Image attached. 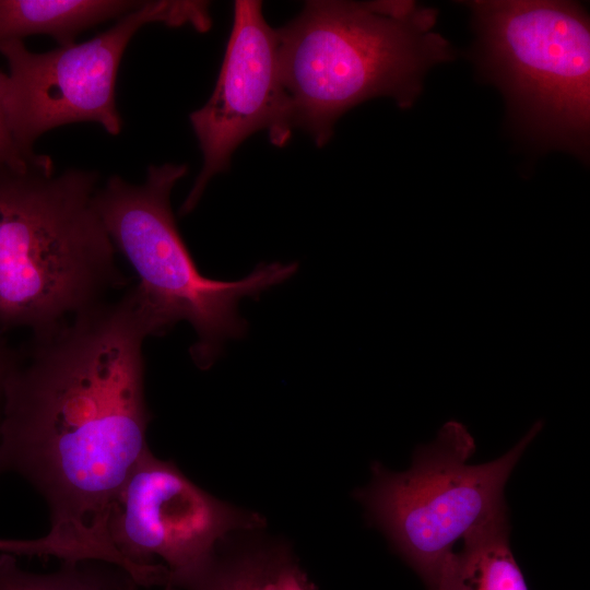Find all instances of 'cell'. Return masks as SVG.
Returning <instances> with one entry per match:
<instances>
[{
  "label": "cell",
  "instance_id": "cell-1",
  "mask_svg": "<svg viewBox=\"0 0 590 590\" xmlns=\"http://www.w3.org/2000/svg\"><path fill=\"white\" fill-rule=\"evenodd\" d=\"M134 288L102 302L14 350L2 396L0 473L45 499L49 534L127 571L107 519L127 477L150 450L144 340Z\"/></svg>",
  "mask_w": 590,
  "mask_h": 590
},
{
  "label": "cell",
  "instance_id": "cell-2",
  "mask_svg": "<svg viewBox=\"0 0 590 590\" xmlns=\"http://www.w3.org/2000/svg\"><path fill=\"white\" fill-rule=\"evenodd\" d=\"M436 22V10L415 1H306L276 30L293 129L323 146L362 102L388 96L410 108L427 71L455 57Z\"/></svg>",
  "mask_w": 590,
  "mask_h": 590
},
{
  "label": "cell",
  "instance_id": "cell-3",
  "mask_svg": "<svg viewBox=\"0 0 590 590\" xmlns=\"http://www.w3.org/2000/svg\"><path fill=\"white\" fill-rule=\"evenodd\" d=\"M98 177L0 167V334L52 330L127 284L95 206Z\"/></svg>",
  "mask_w": 590,
  "mask_h": 590
},
{
  "label": "cell",
  "instance_id": "cell-4",
  "mask_svg": "<svg viewBox=\"0 0 590 590\" xmlns=\"http://www.w3.org/2000/svg\"><path fill=\"white\" fill-rule=\"evenodd\" d=\"M187 174L185 164L151 165L141 185L118 175L97 189L94 201L117 250L134 270L133 286L151 337H161L187 321L196 332L189 349L202 370L217 359L224 344L240 339L247 322L238 314L245 297H258L297 271V263L270 262L236 281L200 273L177 228L170 205L176 182Z\"/></svg>",
  "mask_w": 590,
  "mask_h": 590
},
{
  "label": "cell",
  "instance_id": "cell-5",
  "mask_svg": "<svg viewBox=\"0 0 590 590\" xmlns=\"http://www.w3.org/2000/svg\"><path fill=\"white\" fill-rule=\"evenodd\" d=\"M479 67L515 120L542 145L586 160L590 131V27L567 1H469Z\"/></svg>",
  "mask_w": 590,
  "mask_h": 590
},
{
  "label": "cell",
  "instance_id": "cell-6",
  "mask_svg": "<svg viewBox=\"0 0 590 590\" xmlns=\"http://www.w3.org/2000/svg\"><path fill=\"white\" fill-rule=\"evenodd\" d=\"M542 428L536 421L502 457L471 464L473 436L462 423L448 421L433 441L417 446L408 470L374 462L370 482L354 496L429 590L458 540L508 514L507 481Z\"/></svg>",
  "mask_w": 590,
  "mask_h": 590
},
{
  "label": "cell",
  "instance_id": "cell-7",
  "mask_svg": "<svg viewBox=\"0 0 590 590\" xmlns=\"http://www.w3.org/2000/svg\"><path fill=\"white\" fill-rule=\"evenodd\" d=\"M203 1H143L97 36L47 52H33L22 40L0 45L8 73L0 71V108L15 144L27 154L45 132L73 122L101 125L118 135L122 119L116 80L122 55L135 33L150 23L211 26Z\"/></svg>",
  "mask_w": 590,
  "mask_h": 590
},
{
  "label": "cell",
  "instance_id": "cell-8",
  "mask_svg": "<svg viewBox=\"0 0 590 590\" xmlns=\"http://www.w3.org/2000/svg\"><path fill=\"white\" fill-rule=\"evenodd\" d=\"M263 526L258 514L234 507L190 481L173 461L148 450L116 495L107 519L111 545L139 567L162 559L182 588L234 532Z\"/></svg>",
  "mask_w": 590,
  "mask_h": 590
},
{
  "label": "cell",
  "instance_id": "cell-9",
  "mask_svg": "<svg viewBox=\"0 0 590 590\" xmlns=\"http://www.w3.org/2000/svg\"><path fill=\"white\" fill-rule=\"evenodd\" d=\"M189 120L203 156L200 174L180 208L190 213L209 181L228 168L232 154L248 137L266 130L283 146L292 122L282 85L279 42L262 13V2L237 0L231 36L212 95Z\"/></svg>",
  "mask_w": 590,
  "mask_h": 590
},
{
  "label": "cell",
  "instance_id": "cell-10",
  "mask_svg": "<svg viewBox=\"0 0 590 590\" xmlns=\"http://www.w3.org/2000/svg\"><path fill=\"white\" fill-rule=\"evenodd\" d=\"M429 590H528L510 548L508 514L469 532Z\"/></svg>",
  "mask_w": 590,
  "mask_h": 590
},
{
  "label": "cell",
  "instance_id": "cell-11",
  "mask_svg": "<svg viewBox=\"0 0 590 590\" xmlns=\"http://www.w3.org/2000/svg\"><path fill=\"white\" fill-rule=\"evenodd\" d=\"M143 1L129 0H0V45L35 34L52 37L59 46L102 22L120 19Z\"/></svg>",
  "mask_w": 590,
  "mask_h": 590
},
{
  "label": "cell",
  "instance_id": "cell-12",
  "mask_svg": "<svg viewBox=\"0 0 590 590\" xmlns=\"http://www.w3.org/2000/svg\"><path fill=\"white\" fill-rule=\"evenodd\" d=\"M134 583L125 569L102 560H61L57 570L37 574L0 553V590H130Z\"/></svg>",
  "mask_w": 590,
  "mask_h": 590
},
{
  "label": "cell",
  "instance_id": "cell-13",
  "mask_svg": "<svg viewBox=\"0 0 590 590\" xmlns=\"http://www.w3.org/2000/svg\"><path fill=\"white\" fill-rule=\"evenodd\" d=\"M276 548L255 546L222 555L212 560L181 589L185 590H261Z\"/></svg>",
  "mask_w": 590,
  "mask_h": 590
},
{
  "label": "cell",
  "instance_id": "cell-14",
  "mask_svg": "<svg viewBox=\"0 0 590 590\" xmlns=\"http://www.w3.org/2000/svg\"><path fill=\"white\" fill-rule=\"evenodd\" d=\"M261 590H312V587L285 550L276 548L266 573Z\"/></svg>",
  "mask_w": 590,
  "mask_h": 590
},
{
  "label": "cell",
  "instance_id": "cell-15",
  "mask_svg": "<svg viewBox=\"0 0 590 590\" xmlns=\"http://www.w3.org/2000/svg\"><path fill=\"white\" fill-rule=\"evenodd\" d=\"M52 162L50 156L43 154H27L13 141L5 126L0 108V167L15 170H27Z\"/></svg>",
  "mask_w": 590,
  "mask_h": 590
},
{
  "label": "cell",
  "instance_id": "cell-16",
  "mask_svg": "<svg viewBox=\"0 0 590 590\" xmlns=\"http://www.w3.org/2000/svg\"><path fill=\"white\" fill-rule=\"evenodd\" d=\"M48 550L44 538L23 539H0V553L13 555L44 556Z\"/></svg>",
  "mask_w": 590,
  "mask_h": 590
},
{
  "label": "cell",
  "instance_id": "cell-17",
  "mask_svg": "<svg viewBox=\"0 0 590 590\" xmlns=\"http://www.w3.org/2000/svg\"><path fill=\"white\" fill-rule=\"evenodd\" d=\"M14 350H12L5 342L2 334H0V421H1V406L3 396V385L10 368Z\"/></svg>",
  "mask_w": 590,
  "mask_h": 590
},
{
  "label": "cell",
  "instance_id": "cell-18",
  "mask_svg": "<svg viewBox=\"0 0 590 590\" xmlns=\"http://www.w3.org/2000/svg\"><path fill=\"white\" fill-rule=\"evenodd\" d=\"M130 590H139V586L137 583H134ZM164 590H179L178 588L174 587V586H166L164 587Z\"/></svg>",
  "mask_w": 590,
  "mask_h": 590
}]
</instances>
